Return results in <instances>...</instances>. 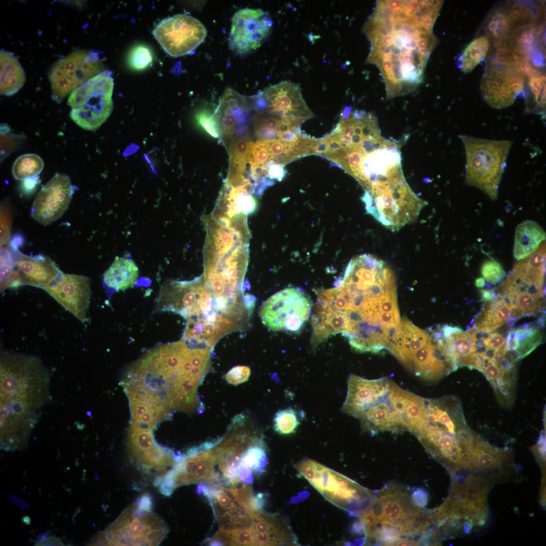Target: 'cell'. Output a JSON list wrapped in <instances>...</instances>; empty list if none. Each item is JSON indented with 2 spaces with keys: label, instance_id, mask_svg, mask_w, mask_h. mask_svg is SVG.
I'll use <instances>...</instances> for the list:
<instances>
[{
  "label": "cell",
  "instance_id": "cell-1",
  "mask_svg": "<svg viewBox=\"0 0 546 546\" xmlns=\"http://www.w3.org/2000/svg\"><path fill=\"white\" fill-rule=\"evenodd\" d=\"M334 285L315 291L312 346L341 333L357 351L387 350L401 322L391 268L373 255L361 254L351 259Z\"/></svg>",
  "mask_w": 546,
  "mask_h": 546
},
{
  "label": "cell",
  "instance_id": "cell-2",
  "mask_svg": "<svg viewBox=\"0 0 546 546\" xmlns=\"http://www.w3.org/2000/svg\"><path fill=\"white\" fill-rule=\"evenodd\" d=\"M441 1H378L363 31L371 43L367 62L375 64L387 96L413 91L422 83L426 63L437 43L433 27Z\"/></svg>",
  "mask_w": 546,
  "mask_h": 546
},
{
  "label": "cell",
  "instance_id": "cell-3",
  "mask_svg": "<svg viewBox=\"0 0 546 546\" xmlns=\"http://www.w3.org/2000/svg\"><path fill=\"white\" fill-rule=\"evenodd\" d=\"M211 350L183 339L157 345L128 366L121 383L145 387L171 411H200L197 389L211 369Z\"/></svg>",
  "mask_w": 546,
  "mask_h": 546
},
{
  "label": "cell",
  "instance_id": "cell-4",
  "mask_svg": "<svg viewBox=\"0 0 546 546\" xmlns=\"http://www.w3.org/2000/svg\"><path fill=\"white\" fill-rule=\"evenodd\" d=\"M1 425L33 429L51 400V373L37 356L8 350L0 359Z\"/></svg>",
  "mask_w": 546,
  "mask_h": 546
},
{
  "label": "cell",
  "instance_id": "cell-5",
  "mask_svg": "<svg viewBox=\"0 0 546 546\" xmlns=\"http://www.w3.org/2000/svg\"><path fill=\"white\" fill-rule=\"evenodd\" d=\"M425 400V415L414 434L434 458L453 469L464 465L478 435L468 425L460 400L447 395Z\"/></svg>",
  "mask_w": 546,
  "mask_h": 546
},
{
  "label": "cell",
  "instance_id": "cell-6",
  "mask_svg": "<svg viewBox=\"0 0 546 546\" xmlns=\"http://www.w3.org/2000/svg\"><path fill=\"white\" fill-rule=\"evenodd\" d=\"M249 241L226 234L206 241L203 249L205 283L219 299L243 297Z\"/></svg>",
  "mask_w": 546,
  "mask_h": 546
},
{
  "label": "cell",
  "instance_id": "cell-7",
  "mask_svg": "<svg viewBox=\"0 0 546 546\" xmlns=\"http://www.w3.org/2000/svg\"><path fill=\"white\" fill-rule=\"evenodd\" d=\"M148 495L126 509L95 539V545H156L168 531L164 522L152 511Z\"/></svg>",
  "mask_w": 546,
  "mask_h": 546
},
{
  "label": "cell",
  "instance_id": "cell-8",
  "mask_svg": "<svg viewBox=\"0 0 546 546\" xmlns=\"http://www.w3.org/2000/svg\"><path fill=\"white\" fill-rule=\"evenodd\" d=\"M466 156V182L496 199L512 141L463 135Z\"/></svg>",
  "mask_w": 546,
  "mask_h": 546
},
{
  "label": "cell",
  "instance_id": "cell-9",
  "mask_svg": "<svg viewBox=\"0 0 546 546\" xmlns=\"http://www.w3.org/2000/svg\"><path fill=\"white\" fill-rule=\"evenodd\" d=\"M296 469L326 499L352 516H359L372 499V491L314 460L304 459Z\"/></svg>",
  "mask_w": 546,
  "mask_h": 546
},
{
  "label": "cell",
  "instance_id": "cell-10",
  "mask_svg": "<svg viewBox=\"0 0 546 546\" xmlns=\"http://www.w3.org/2000/svg\"><path fill=\"white\" fill-rule=\"evenodd\" d=\"M113 88L112 72L105 70L76 88L67 101L71 119L85 130L98 129L112 112Z\"/></svg>",
  "mask_w": 546,
  "mask_h": 546
},
{
  "label": "cell",
  "instance_id": "cell-11",
  "mask_svg": "<svg viewBox=\"0 0 546 546\" xmlns=\"http://www.w3.org/2000/svg\"><path fill=\"white\" fill-rule=\"evenodd\" d=\"M311 308V300L304 290L290 287L267 299L261 306L259 315L263 324L271 331L297 332L308 319Z\"/></svg>",
  "mask_w": 546,
  "mask_h": 546
},
{
  "label": "cell",
  "instance_id": "cell-12",
  "mask_svg": "<svg viewBox=\"0 0 546 546\" xmlns=\"http://www.w3.org/2000/svg\"><path fill=\"white\" fill-rule=\"evenodd\" d=\"M99 53L77 50L55 63L49 72L51 97L58 103L86 81L105 71Z\"/></svg>",
  "mask_w": 546,
  "mask_h": 546
},
{
  "label": "cell",
  "instance_id": "cell-13",
  "mask_svg": "<svg viewBox=\"0 0 546 546\" xmlns=\"http://www.w3.org/2000/svg\"><path fill=\"white\" fill-rule=\"evenodd\" d=\"M215 441L194 447L178 459L159 484L160 491L170 495L177 487L193 483H213L219 479L215 471V457L212 450Z\"/></svg>",
  "mask_w": 546,
  "mask_h": 546
},
{
  "label": "cell",
  "instance_id": "cell-14",
  "mask_svg": "<svg viewBox=\"0 0 546 546\" xmlns=\"http://www.w3.org/2000/svg\"><path fill=\"white\" fill-rule=\"evenodd\" d=\"M253 110L280 119L304 121L313 116L299 86L285 80L270 85L252 97Z\"/></svg>",
  "mask_w": 546,
  "mask_h": 546
},
{
  "label": "cell",
  "instance_id": "cell-15",
  "mask_svg": "<svg viewBox=\"0 0 546 546\" xmlns=\"http://www.w3.org/2000/svg\"><path fill=\"white\" fill-rule=\"evenodd\" d=\"M247 423L245 416L238 415L226 434L215 441L212 446L216 466L228 485L240 480L237 471L242 456L249 446L261 438Z\"/></svg>",
  "mask_w": 546,
  "mask_h": 546
},
{
  "label": "cell",
  "instance_id": "cell-16",
  "mask_svg": "<svg viewBox=\"0 0 546 546\" xmlns=\"http://www.w3.org/2000/svg\"><path fill=\"white\" fill-rule=\"evenodd\" d=\"M153 34L167 54L178 57L194 51L205 40L207 30L195 18L177 14L162 20Z\"/></svg>",
  "mask_w": 546,
  "mask_h": 546
},
{
  "label": "cell",
  "instance_id": "cell-17",
  "mask_svg": "<svg viewBox=\"0 0 546 546\" xmlns=\"http://www.w3.org/2000/svg\"><path fill=\"white\" fill-rule=\"evenodd\" d=\"M545 265V243L528 257L514 266L507 279L493 289L495 296L511 298L519 295H530L544 301Z\"/></svg>",
  "mask_w": 546,
  "mask_h": 546
},
{
  "label": "cell",
  "instance_id": "cell-18",
  "mask_svg": "<svg viewBox=\"0 0 546 546\" xmlns=\"http://www.w3.org/2000/svg\"><path fill=\"white\" fill-rule=\"evenodd\" d=\"M211 297L203 275L191 281L168 280L157 299V311H171L185 319L200 313Z\"/></svg>",
  "mask_w": 546,
  "mask_h": 546
},
{
  "label": "cell",
  "instance_id": "cell-19",
  "mask_svg": "<svg viewBox=\"0 0 546 546\" xmlns=\"http://www.w3.org/2000/svg\"><path fill=\"white\" fill-rule=\"evenodd\" d=\"M127 447L132 461L145 473L164 474L173 467L177 456L172 450L159 445L153 434V429L134 423L129 426Z\"/></svg>",
  "mask_w": 546,
  "mask_h": 546
},
{
  "label": "cell",
  "instance_id": "cell-20",
  "mask_svg": "<svg viewBox=\"0 0 546 546\" xmlns=\"http://www.w3.org/2000/svg\"><path fill=\"white\" fill-rule=\"evenodd\" d=\"M231 22L229 45L230 50L239 56L247 55L259 48L269 35L273 24L267 12L248 8L237 11Z\"/></svg>",
  "mask_w": 546,
  "mask_h": 546
},
{
  "label": "cell",
  "instance_id": "cell-21",
  "mask_svg": "<svg viewBox=\"0 0 546 546\" xmlns=\"http://www.w3.org/2000/svg\"><path fill=\"white\" fill-rule=\"evenodd\" d=\"M252 97L241 95L228 87L214 110L220 131V140L227 147L232 142L248 136Z\"/></svg>",
  "mask_w": 546,
  "mask_h": 546
},
{
  "label": "cell",
  "instance_id": "cell-22",
  "mask_svg": "<svg viewBox=\"0 0 546 546\" xmlns=\"http://www.w3.org/2000/svg\"><path fill=\"white\" fill-rule=\"evenodd\" d=\"M74 191L67 175L56 173L36 195L31 208V217L43 225L56 221L67 209Z\"/></svg>",
  "mask_w": 546,
  "mask_h": 546
},
{
  "label": "cell",
  "instance_id": "cell-23",
  "mask_svg": "<svg viewBox=\"0 0 546 546\" xmlns=\"http://www.w3.org/2000/svg\"><path fill=\"white\" fill-rule=\"evenodd\" d=\"M43 289L80 322L87 321L91 295L88 277L62 272Z\"/></svg>",
  "mask_w": 546,
  "mask_h": 546
},
{
  "label": "cell",
  "instance_id": "cell-24",
  "mask_svg": "<svg viewBox=\"0 0 546 546\" xmlns=\"http://www.w3.org/2000/svg\"><path fill=\"white\" fill-rule=\"evenodd\" d=\"M375 496L381 505L380 523L398 527L406 535L413 523L425 510L415 506L404 487L390 484L380 490Z\"/></svg>",
  "mask_w": 546,
  "mask_h": 546
},
{
  "label": "cell",
  "instance_id": "cell-25",
  "mask_svg": "<svg viewBox=\"0 0 546 546\" xmlns=\"http://www.w3.org/2000/svg\"><path fill=\"white\" fill-rule=\"evenodd\" d=\"M129 401L131 423L153 429L172 417L169 410L152 391L136 383H122Z\"/></svg>",
  "mask_w": 546,
  "mask_h": 546
},
{
  "label": "cell",
  "instance_id": "cell-26",
  "mask_svg": "<svg viewBox=\"0 0 546 546\" xmlns=\"http://www.w3.org/2000/svg\"><path fill=\"white\" fill-rule=\"evenodd\" d=\"M391 381L388 377L369 380L350 375L348 379L346 398L341 411L358 418L388 392Z\"/></svg>",
  "mask_w": 546,
  "mask_h": 546
},
{
  "label": "cell",
  "instance_id": "cell-27",
  "mask_svg": "<svg viewBox=\"0 0 546 546\" xmlns=\"http://www.w3.org/2000/svg\"><path fill=\"white\" fill-rule=\"evenodd\" d=\"M197 492L207 497L220 528H234L249 526L252 518L229 490L224 487H210L205 484L198 486Z\"/></svg>",
  "mask_w": 546,
  "mask_h": 546
},
{
  "label": "cell",
  "instance_id": "cell-28",
  "mask_svg": "<svg viewBox=\"0 0 546 546\" xmlns=\"http://www.w3.org/2000/svg\"><path fill=\"white\" fill-rule=\"evenodd\" d=\"M396 385L391 380L388 391L357 418L363 431L372 435L386 431L402 432L395 400Z\"/></svg>",
  "mask_w": 546,
  "mask_h": 546
},
{
  "label": "cell",
  "instance_id": "cell-29",
  "mask_svg": "<svg viewBox=\"0 0 546 546\" xmlns=\"http://www.w3.org/2000/svg\"><path fill=\"white\" fill-rule=\"evenodd\" d=\"M255 545H298L295 534L286 519L278 514L257 512L249 526Z\"/></svg>",
  "mask_w": 546,
  "mask_h": 546
},
{
  "label": "cell",
  "instance_id": "cell-30",
  "mask_svg": "<svg viewBox=\"0 0 546 546\" xmlns=\"http://www.w3.org/2000/svg\"><path fill=\"white\" fill-rule=\"evenodd\" d=\"M15 268L20 285L44 289L62 271L48 256H29L14 251Z\"/></svg>",
  "mask_w": 546,
  "mask_h": 546
},
{
  "label": "cell",
  "instance_id": "cell-31",
  "mask_svg": "<svg viewBox=\"0 0 546 546\" xmlns=\"http://www.w3.org/2000/svg\"><path fill=\"white\" fill-rule=\"evenodd\" d=\"M542 342L540 331L529 324L512 329L506 340L508 353L517 361L529 354Z\"/></svg>",
  "mask_w": 546,
  "mask_h": 546
},
{
  "label": "cell",
  "instance_id": "cell-32",
  "mask_svg": "<svg viewBox=\"0 0 546 546\" xmlns=\"http://www.w3.org/2000/svg\"><path fill=\"white\" fill-rule=\"evenodd\" d=\"M545 239V233L536 222L526 220L516 228L513 255L517 260L525 259L534 253Z\"/></svg>",
  "mask_w": 546,
  "mask_h": 546
},
{
  "label": "cell",
  "instance_id": "cell-33",
  "mask_svg": "<svg viewBox=\"0 0 546 546\" xmlns=\"http://www.w3.org/2000/svg\"><path fill=\"white\" fill-rule=\"evenodd\" d=\"M480 90L484 101L497 109L511 106L516 98L511 87L488 68L481 80Z\"/></svg>",
  "mask_w": 546,
  "mask_h": 546
},
{
  "label": "cell",
  "instance_id": "cell-34",
  "mask_svg": "<svg viewBox=\"0 0 546 546\" xmlns=\"http://www.w3.org/2000/svg\"><path fill=\"white\" fill-rule=\"evenodd\" d=\"M139 268L131 258L116 256L103 275L105 287L113 290L127 289L135 283Z\"/></svg>",
  "mask_w": 546,
  "mask_h": 546
},
{
  "label": "cell",
  "instance_id": "cell-35",
  "mask_svg": "<svg viewBox=\"0 0 546 546\" xmlns=\"http://www.w3.org/2000/svg\"><path fill=\"white\" fill-rule=\"evenodd\" d=\"M1 95L17 93L26 81L25 72L18 59L11 52L2 50L0 53Z\"/></svg>",
  "mask_w": 546,
  "mask_h": 546
},
{
  "label": "cell",
  "instance_id": "cell-36",
  "mask_svg": "<svg viewBox=\"0 0 546 546\" xmlns=\"http://www.w3.org/2000/svg\"><path fill=\"white\" fill-rule=\"evenodd\" d=\"M531 24L515 30L509 38L510 47L518 55L540 66L543 58L538 48L537 28Z\"/></svg>",
  "mask_w": 546,
  "mask_h": 546
},
{
  "label": "cell",
  "instance_id": "cell-37",
  "mask_svg": "<svg viewBox=\"0 0 546 546\" xmlns=\"http://www.w3.org/2000/svg\"><path fill=\"white\" fill-rule=\"evenodd\" d=\"M508 450L493 447L479 436L471 448L466 466L488 469L504 465L510 459Z\"/></svg>",
  "mask_w": 546,
  "mask_h": 546
},
{
  "label": "cell",
  "instance_id": "cell-38",
  "mask_svg": "<svg viewBox=\"0 0 546 546\" xmlns=\"http://www.w3.org/2000/svg\"><path fill=\"white\" fill-rule=\"evenodd\" d=\"M512 308L500 297L485 302L483 309L478 312L475 326L480 331L490 332L506 323L511 316Z\"/></svg>",
  "mask_w": 546,
  "mask_h": 546
},
{
  "label": "cell",
  "instance_id": "cell-39",
  "mask_svg": "<svg viewBox=\"0 0 546 546\" xmlns=\"http://www.w3.org/2000/svg\"><path fill=\"white\" fill-rule=\"evenodd\" d=\"M267 458L262 438L249 446L240 461L238 478L247 483L253 481V471L261 473L267 464Z\"/></svg>",
  "mask_w": 546,
  "mask_h": 546
},
{
  "label": "cell",
  "instance_id": "cell-40",
  "mask_svg": "<svg viewBox=\"0 0 546 546\" xmlns=\"http://www.w3.org/2000/svg\"><path fill=\"white\" fill-rule=\"evenodd\" d=\"M252 142L247 136L232 142L226 147L230 157L227 177L246 175L248 155Z\"/></svg>",
  "mask_w": 546,
  "mask_h": 546
},
{
  "label": "cell",
  "instance_id": "cell-41",
  "mask_svg": "<svg viewBox=\"0 0 546 546\" xmlns=\"http://www.w3.org/2000/svg\"><path fill=\"white\" fill-rule=\"evenodd\" d=\"M489 46V39L486 36H481L472 40L464 49L459 59L461 70L465 73L473 70L484 60Z\"/></svg>",
  "mask_w": 546,
  "mask_h": 546
},
{
  "label": "cell",
  "instance_id": "cell-42",
  "mask_svg": "<svg viewBox=\"0 0 546 546\" xmlns=\"http://www.w3.org/2000/svg\"><path fill=\"white\" fill-rule=\"evenodd\" d=\"M229 486L226 489L251 518L262 510V495L255 497L249 483L240 480Z\"/></svg>",
  "mask_w": 546,
  "mask_h": 546
},
{
  "label": "cell",
  "instance_id": "cell-43",
  "mask_svg": "<svg viewBox=\"0 0 546 546\" xmlns=\"http://www.w3.org/2000/svg\"><path fill=\"white\" fill-rule=\"evenodd\" d=\"M486 30L487 34L495 42L506 41L515 30L503 8L496 9L490 14Z\"/></svg>",
  "mask_w": 546,
  "mask_h": 546
},
{
  "label": "cell",
  "instance_id": "cell-44",
  "mask_svg": "<svg viewBox=\"0 0 546 546\" xmlns=\"http://www.w3.org/2000/svg\"><path fill=\"white\" fill-rule=\"evenodd\" d=\"M43 167V161L39 156L35 154H24L15 161L12 169L13 175L17 180H25L36 177Z\"/></svg>",
  "mask_w": 546,
  "mask_h": 546
},
{
  "label": "cell",
  "instance_id": "cell-45",
  "mask_svg": "<svg viewBox=\"0 0 546 546\" xmlns=\"http://www.w3.org/2000/svg\"><path fill=\"white\" fill-rule=\"evenodd\" d=\"M20 286L15 268L14 249L8 244L1 247V291Z\"/></svg>",
  "mask_w": 546,
  "mask_h": 546
},
{
  "label": "cell",
  "instance_id": "cell-46",
  "mask_svg": "<svg viewBox=\"0 0 546 546\" xmlns=\"http://www.w3.org/2000/svg\"><path fill=\"white\" fill-rule=\"evenodd\" d=\"M503 9L510 20L515 30L532 24L533 15L531 10L520 3H513Z\"/></svg>",
  "mask_w": 546,
  "mask_h": 546
},
{
  "label": "cell",
  "instance_id": "cell-47",
  "mask_svg": "<svg viewBox=\"0 0 546 546\" xmlns=\"http://www.w3.org/2000/svg\"><path fill=\"white\" fill-rule=\"evenodd\" d=\"M297 414L292 407L279 411L274 419V428L280 434L294 433L299 424Z\"/></svg>",
  "mask_w": 546,
  "mask_h": 546
},
{
  "label": "cell",
  "instance_id": "cell-48",
  "mask_svg": "<svg viewBox=\"0 0 546 546\" xmlns=\"http://www.w3.org/2000/svg\"><path fill=\"white\" fill-rule=\"evenodd\" d=\"M25 137L13 133L7 124L1 125V160L21 148Z\"/></svg>",
  "mask_w": 546,
  "mask_h": 546
},
{
  "label": "cell",
  "instance_id": "cell-49",
  "mask_svg": "<svg viewBox=\"0 0 546 546\" xmlns=\"http://www.w3.org/2000/svg\"><path fill=\"white\" fill-rule=\"evenodd\" d=\"M195 121L199 127L210 136L220 140L218 121L214 113L206 109L198 111L195 115Z\"/></svg>",
  "mask_w": 546,
  "mask_h": 546
},
{
  "label": "cell",
  "instance_id": "cell-50",
  "mask_svg": "<svg viewBox=\"0 0 546 546\" xmlns=\"http://www.w3.org/2000/svg\"><path fill=\"white\" fill-rule=\"evenodd\" d=\"M150 50L144 45L134 47L128 56L129 65L134 69L141 70L147 68L152 62Z\"/></svg>",
  "mask_w": 546,
  "mask_h": 546
},
{
  "label": "cell",
  "instance_id": "cell-51",
  "mask_svg": "<svg viewBox=\"0 0 546 546\" xmlns=\"http://www.w3.org/2000/svg\"><path fill=\"white\" fill-rule=\"evenodd\" d=\"M495 42L493 56L494 63L517 67L520 56L516 54L507 44L506 41Z\"/></svg>",
  "mask_w": 546,
  "mask_h": 546
},
{
  "label": "cell",
  "instance_id": "cell-52",
  "mask_svg": "<svg viewBox=\"0 0 546 546\" xmlns=\"http://www.w3.org/2000/svg\"><path fill=\"white\" fill-rule=\"evenodd\" d=\"M481 273L485 280L494 285L502 283L506 276V272L502 266L493 260H487L483 262Z\"/></svg>",
  "mask_w": 546,
  "mask_h": 546
},
{
  "label": "cell",
  "instance_id": "cell-53",
  "mask_svg": "<svg viewBox=\"0 0 546 546\" xmlns=\"http://www.w3.org/2000/svg\"><path fill=\"white\" fill-rule=\"evenodd\" d=\"M528 85L534 96L536 106L543 108L545 105V78L540 72L527 76Z\"/></svg>",
  "mask_w": 546,
  "mask_h": 546
},
{
  "label": "cell",
  "instance_id": "cell-54",
  "mask_svg": "<svg viewBox=\"0 0 546 546\" xmlns=\"http://www.w3.org/2000/svg\"><path fill=\"white\" fill-rule=\"evenodd\" d=\"M10 206L6 201L1 206V247L9 244L12 224Z\"/></svg>",
  "mask_w": 546,
  "mask_h": 546
},
{
  "label": "cell",
  "instance_id": "cell-55",
  "mask_svg": "<svg viewBox=\"0 0 546 546\" xmlns=\"http://www.w3.org/2000/svg\"><path fill=\"white\" fill-rule=\"evenodd\" d=\"M250 369L246 366H237L226 374L225 380L229 384L237 385L247 381L250 376Z\"/></svg>",
  "mask_w": 546,
  "mask_h": 546
},
{
  "label": "cell",
  "instance_id": "cell-56",
  "mask_svg": "<svg viewBox=\"0 0 546 546\" xmlns=\"http://www.w3.org/2000/svg\"><path fill=\"white\" fill-rule=\"evenodd\" d=\"M284 165L275 163H269L267 165V173L269 178L274 181H281L287 174Z\"/></svg>",
  "mask_w": 546,
  "mask_h": 546
},
{
  "label": "cell",
  "instance_id": "cell-57",
  "mask_svg": "<svg viewBox=\"0 0 546 546\" xmlns=\"http://www.w3.org/2000/svg\"><path fill=\"white\" fill-rule=\"evenodd\" d=\"M412 503L420 508H425L429 498L428 493L422 488H417L413 490L410 496Z\"/></svg>",
  "mask_w": 546,
  "mask_h": 546
},
{
  "label": "cell",
  "instance_id": "cell-58",
  "mask_svg": "<svg viewBox=\"0 0 546 546\" xmlns=\"http://www.w3.org/2000/svg\"><path fill=\"white\" fill-rule=\"evenodd\" d=\"M36 545H63L61 539L55 537H49L38 542Z\"/></svg>",
  "mask_w": 546,
  "mask_h": 546
},
{
  "label": "cell",
  "instance_id": "cell-59",
  "mask_svg": "<svg viewBox=\"0 0 546 546\" xmlns=\"http://www.w3.org/2000/svg\"><path fill=\"white\" fill-rule=\"evenodd\" d=\"M480 293L482 299L485 302L491 301L495 299V294L492 290H480Z\"/></svg>",
  "mask_w": 546,
  "mask_h": 546
},
{
  "label": "cell",
  "instance_id": "cell-60",
  "mask_svg": "<svg viewBox=\"0 0 546 546\" xmlns=\"http://www.w3.org/2000/svg\"><path fill=\"white\" fill-rule=\"evenodd\" d=\"M352 532L355 534H363V528L359 520L355 521L352 526Z\"/></svg>",
  "mask_w": 546,
  "mask_h": 546
},
{
  "label": "cell",
  "instance_id": "cell-61",
  "mask_svg": "<svg viewBox=\"0 0 546 546\" xmlns=\"http://www.w3.org/2000/svg\"><path fill=\"white\" fill-rule=\"evenodd\" d=\"M544 436L542 437V438H539V440L537 444V450L539 453L541 457H543L545 455V438Z\"/></svg>",
  "mask_w": 546,
  "mask_h": 546
},
{
  "label": "cell",
  "instance_id": "cell-62",
  "mask_svg": "<svg viewBox=\"0 0 546 546\" xmlns=\"http://www.w3.org/2000/svg\"><path fill=\"white\" fill-rule=\"evenodd\" d=\"M37 178V177L35 178V177L25 180L26 181H25L24 184L25 188L28 189H31L33 188L36 184Z\"/></svg>",
  "mask_w": 546,
  "mask_h": 546
},
{
  "label": "cell",
  "instance_id": "cell-63",
  "mask_svg": "<svg viewBox=\"0 0 546 546\" xmlns=\"http://www.w3.org/2000/svg\"><path fill=\"white\" fill-rule=\"evenodd\" d=\"M485 280L481 278H477L475 281V286L477 288H482L485 286Z\"/></svg>",
  "mask_w": 546,
  "mask_h": 546
}]
</instances>
